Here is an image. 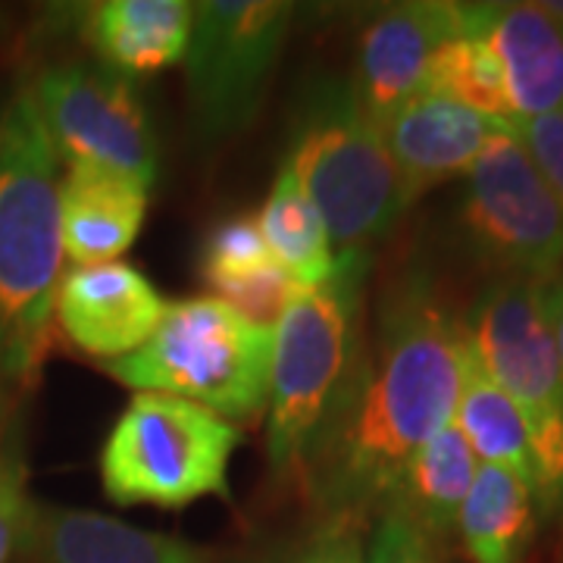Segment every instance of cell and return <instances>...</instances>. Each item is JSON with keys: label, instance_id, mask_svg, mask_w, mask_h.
I'll return each instance as SVG.
<instances>
[{"label": "cell", "instance_id": "11", "mask_svg": "<svg viewBox=\"0 0 563 563\" xmlns=\"http://www.w3.org/2000/svg\"><path fill=\"white\" fill-rule=\"evenodd\" d=\"M470 25V7L451 0L391 3L369 16L357 41L351 85L369 117L383 125L410 98L422 95L426 73L444 41Z\"/></svg>", "mask_w": 563, "mask_h": 563}, {"label": "cell", "instance_id": "4", "mask_svg": "<svg viewBox=\"0 0 563 563\" xmlns=\"http://www.w3.org/2000/svg\"><path fill=\"white\" fill-rule=\"evenodd\" d=\"M285 166L320 210L339 251H373L410 210L383 125L351 79L322 76L303 88Z\"/></svg>", "mask_w": 563, "mask_h": 563}, {"label": "cell", "instance_id": "25", "mask_svg": "<svg viewBox=\"0 0 563 563\" xmlns=\"http://www.w3.org/2000/svg\"><path fill=\"white\" fill-rule=\"evenodd\" d=\"M366 563H439V554L407 517L385 510L366 539Z\"/></svg>", "mask_w": 563, "mask_h": 563}, {"label": "cell", "instance_id": "16", "mask_svg": "<svg viewBox=\"0 0 563 563\" xmlns=\"http://www.w3.org/2000/svg\"><path fill=\"white\" fill-rule=\"evenodd\" d=\"M147 195V185L101 166H66L60 176L63 254L76 266L117 261L139 239Z\"/></svg>", "mask_w": 563, "mask_h": 563}, {"label": "cell", "instance_id": "30", "mask_svg": "<svg viewBox=\"0 0 563 563\" xmlns=\"http://www.w3.org/2000/svg\"><path fill=\"white\" fill-rule=\"evenodd\" d=\"M548 563H563V532H561V542L554 548V554H551V561Z\"/></svg>", "mask_w": 563, "mask_h": 563}, {"label": "cell", "instance_id": "9", "mask_svg": "<svg viewBox=\"0 0 563 563\" xmlns=\"http://www.w3.org/2000/svg\"><path fill=\"white\" fill-rule=\"evenodd\" d=\"M457 225L495 276L548 285L563 269V207L507 122L466 173Z\"/></svg>", "mask_w": 563, "mask_h": 563}, {"label": "cell", "instance_id": "10", "mask_svg": "<svg viewBox=\"0 0 563 563\" xmlns=\"http://www.w3.org/2000/svg\"><path fill=\"white\" fill-rule=\"evenodd\" d=\"M32 98L66 166H101L154 185L157 135L135 81L101 63L73 60L44 69Z\"/></svg>", "mask_w": 563, "mask_h": 563}, {"label": "cell", "instance_id": "18", "mask_svg": "<svg viewBox=\"0 0 563 563\" xmlns=\"http://www.w3.org/2000/svg\"><path fill=\"white\" fill-rule=\"evenodd\" d=\"M476 473L479 461L463 439L461 426L448 422L407 461L385 510L407 517L439 548L457 536L461 510L476 483Z\"/></svg>", "mask_w": 563, "mask_h": 563}, {"label": "cell", "instance_id": "27", "mask_svg": "<svg viewBox=\"0 0 563 563\" xmlns=\"http://www.w3.org/2000/svg\"><path fill=\"white\" fill-rule=\"evenodd\" d=\"M29 501L32 498L25 492V463L20 451L10 444L0 451V563L10 561L16 551Z\"/></svg>", "mask_w": 563, "mask_h": 563}, {"label": "cell", "instance_id": "3", "mask_svg": "<svg viewBox=\"0 0 563 563\" xmlns=\"http://www.w3.org/2000/svg\"><path fill=\"white\" fill-rule=\"evenodd\" d=\"M369 269V251H339L332 276L301 288L273 329L266 457L279 479L301 476L351 391L366 344Z\"/></svg>", "mask_w": 563, "mask_h": 563}, {"label": "cell", "instance_id": "12", "mask_svg": "<svg viewBox=\"0 0 563 563\" xmlns=\"http://www.w3.org/2000/svg\"><path fill=\"white\" fill-rule=\"evenodd\" d=\"M166 301L132 263H95L63 273L54 320L79 351L120 361L139 351L163 320Z\"/></svg>", "mask_w": 563, "mask_h": 563}, {"label": "cell", "instance_id": "8", "mask_svg": "<svg viewBox=\"0 0 563 563\" xmlns=\"http://www.w3.org/2000/svg\"><path fill=\"white\" fill-rule=\"evenodd\" d=\"M295 7L285 0H201L185 66L195 139L220 144L257 120L276 76Z\"/></svg>", "mask_w": 563, "mask_h": 563}, {"label": "cell", "instance_id": "7", "mask_svg": "<svg viewBox=\"0 0 563 563\" xmlns=\"http://www.w3.org/2000/svg\"><path fill=\"white\" fill-rule=\"evenodd\" d=\"M473 351L520 407L539 466L536 510L563 526V363L542 285L495 276L463 317Z\"/></svg>", "mask_w": 563, "mask_h": 563}, {"label": "cell", "instance_id": "22", "mask_svg": "<svg viewBox=\"0 0 563 563\" xmlns=\"http://www.w3.org/2000/svg\"><path fill=\"white\" fill-rule=\"evenodd\" d=\"M466 7H470V25L457 38L444 41L439 47L426 73L422 95H439L448 101L463 103L473 113H483L488 120L510 122L514 113L507 101L501 63L476 25V3Z\"/></svg>", "mask_w": 563, "mask_h": 563}, {"label": "cell", "instance_id": "6", "mask_svg": "<svg viewBox=\"0 0 563 563\" xmlns=\"http://www.w3.org/2000/svg\"><path fill=\"white\" fill-rule=\"evenodd\" d=\"M242 429L201 404L135 391L101 451L103 495L120 507L181 510L201 498L229 501V461Z\"/></svg>", "mask_w": 563, "mask_h": 563}, {"label": "cell", "instance_id": "29", "mask_svg": "<svg viewBox=\"0 0 563 563\" xmlns=\"http://www.w3.org/2000/svg\"><path fill=\"white\" fill-rule=\"evenodd\" d=\"M544 10H548V13H554V16L563 22V3H544Z\"/></svg>", "mask_w": 563, "mask_h": 563}, {"label": "cell", "instance_id": "1", "mask_svg": "<svg viewBox=\"0 0 563 563\" xmlns=\"http://www.w3.org/2000/svg\"><path fill=\"white\" fill-rule=\"evenodd\" d=\"M466 322L422 266L385 282L347 398L298 483L317 514L379 517L407 461L454 422Z\"/></svg>", "mask_w": 563, "mask_h": 563}, {"label": "cell", "instance_id": "13", "mask_svg": "<svg viewBox=\"0 0 563 563\" xmlns=\"http://www.w3.org/2000/svg\"><path fill=\"white\" fill-rule=\"evenodd\" d=\"M13 563H207V554L98 510L29 501Z\"/></svg>", "mask_w": 563, "mask_h": 563}, {"label": "cell", "instance_id": "5", "mask_svg": "<svg viewBox=\"0 0 563 563\" xmlns=\"http://www.w3.org/2000/svg\"><path fill=\"white\" fill-rule=\"evenodd\" d=\"M273 332L207 295L166 303L157 332L103 369L135 391L201 404L222 420H257L269 398Z\"/></svg>", "mask_w": 563, "mask_h": 563}, {"label": "cell", "instance_id": "2", "mask_svg": "<svg viewBox=\"0 0 563 563\" xmlns=\"http://www.w3.org/2000/svg\"><path fill=\"white\" fill-rule=\"evenodd\" d=\"M60 279V154L20 91L0 107V420L38 385Z\"/></svg>", "mask_w": 563, "mask_h": 563}, {"label": "cell", "instance_id": "23", "mask_svg": "<svg viewBox=\"0 0 563 563\" xmlns=\"http://www.w3.org/2000/svg\"><path fill=\"white\" fill-rule=\"evenodd\" d=\"M366 520L354 514H317L301 529L269 539L229 563H366Z\"/></svg>", "mask_w": 563, "mask_h": 563}, {"label": "cell", "instance_id": "20", "mask_svg": "<svg viewBox=\"0 0 563 563\" xmlns=\"http://www.w3.org/2000/svg\"><path fill=\"white\" fill-rule=\"evenodd\" d=\"M536 526L539 510L529 488L498 466L479 463L457 523L470 563H523Z\"/></svg>", "mask_w": 563, "mask_h": 563}, {"label": "cell", "instance_id": "19", "mask_svg": "<svg viewBox=\"0 0 563 563\" xmlns=\"http://www.w3.org/2000/svg\"><path fill=\"white\" fill-rule=\"evenodd\" d=\"M454 422L461 426L463 439L470 442L476 461L517 476L536 501L539 466L532 457L523 413L501 385L492 379V373L483 366L479 354L473 351L470 335H466V347H463L461 398H457Z\"/></svg>", "mask_w": 563, "mask_h": 563}, {"label": "cell", "instance_id": "28", "mask_svg": "<svg viewBox=\"0 0 563 563\" xmlns=\"http://www.w3.org/2000/svg\"><path fill=\"white\" fill-rule=\"evenodd\" d=\"M542 298L548 325H551V335H554V344H558V354H561L563 363V269L548 285H542Z\"/></svg>", "mask_w": 563, "mask_h": 563}, {"label": "cell", "instance_id": "17", "mask_svg": "<svg viewBox=\"0 0 563 563\" xmlns=\"http://www.w3.org/2000/svg\"><path fill=\"white\" fill-rule=\"evenodd\" d=\"M81 20L98 63L135 81L181 63L195 25V3L103 0L91 3Z\"/></svg>", "mask_w": 563, "mask_h": 563}, {"label": "cell", "instance_id": "21", "mask_svg": "<svg viewBox=\"0 0 563 563\" xmlns=\"http://www.w3.org/2000/svg\"><path fill=\"white\" fill-rule=\"evenodd\" d=\"M257 222L276 263L301 288H313L332 276L335 251L329 229L285 163L273 179L269 198L263 203Z\"/></svg>", "mask_w": 563, "mask_h": 563}, {"label": "cell", "instance_id": "15", "mask_svg": "<svg viewBox=\"0 0 563 563\" xmlns=\"http://www.w3.org/2000/svg\"><path fill=\"white\" fill-rule=\"evenodd\" d=\"M476 25L501 63L514 120L563 110V22L544 3H476Z\"/></svg>", "mask_w": 563, "mask_h": 563}, {"label": "cell", "instance_id": "26", "mask_svg": "<svg viewBox=\"0 0 563 563\" xmlns=\"http://www.w3.org/2000/svg\"><path fill=\"white\" fill-rule=\"evenodd\" d=\"M507 125L563 207V110L532 120H510Z\"/></svg>", "mask_w": 563, "mask_h": 563}, {"label": "cell", "instance_id": "24", "mask_svg": "<svg viewBox=\"0 0 563 563\" xmlns=\"http://www.w3.org/2000/svg\"><path fill=\"white\" fill-rule=\"evenodd\" d=\"M276 263L269 244L263 239L257 217L235 213L220 220L201 244V269L203 285L213 291V298H220L222 291H229L232 285L254 279L257 273L269 269Z\"/></svg>", "mask_w": 563, "mask_h": 563}, {"label": "cell", "instance_id": "14", "mask_svg": "<svg viewBox=\"0 0 563 563\" xmlns=\"http://www.w3.org/2000/svg\"><path fill=\"white\" fill-rule=\"evenodd\" d=\"M501 120L466 110L439 95H417L383 122L385 144L401 179L407 207L454 176H466Z\"/></svg>", "mask_w": 563, "mask_h": 563}]
</instances>
